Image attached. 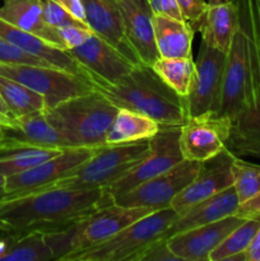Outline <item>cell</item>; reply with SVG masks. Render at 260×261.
Masks as SVG:
<instances>
[{"mask_svg": "<svg viewBox=\"0 0 260 261\" xmlns=\"http://www.w3.org/2000/svg\"><path fill=\"white\" fill-rule=\"evenodd\" d=\"M233 158L235 153L226 148L217 157L203 162L195 178L173 199L171 208L181 214L190 206L233 186L231 168Z\"/></svg>", "mask_w": 260, "mask_h": 261, "instance_id": "cell-16", "label": "cell"}, {"mask_svg": "<svg viewBox=\"0 0 260 261\" xmlns=\"http://www.w3.org/2000/svg\"><path fill=\"white\" fill-rule=\"evenodd\" d=\"M0 64L9 65H37V66H54L43 59L37 58L32 54L25 53L22 48L17 47L13 43L0 37Z\"/></svg>", "mask_w": 260, "mask_h": 261, "instance_id": "cell-33", "label": "cell"}, {"mask_svg": "<svg viewBox=\"0 0 260 261\" xmlns=\"http://www.w3.org/2000/svg\"><path fill=\"white\" fill-rule=\"evenodd\" d=\"M177 3L184 15V19L190 23L195 30L201 15L205 12L208 3H205L204 0H177Z\"/></svg>", "mask_w": 260, "mask_h": 261, "instance_id": "cell-36", "label": "cell"}, {"mask_svg": "<svg viewBox=\"0 0 260 261\" xmlns=\"http://www.w3.org/2000/svg\"><path fill=\"white\" fill-rule=\"evenodd\" d=\"M227 54L201 41L195 78L186 98L189 116L219 114Z\"/></svg>", "mask_w": 260, "mask_h": 261, "instance_id": "cell-11", "label": "cell"}, {"mask_svg": "<svg viewBox=\"0 0 260 261\" xmlns=\"http://www.w3.org/2000/svg\"><path fill=\"white\" fill-rule=\"evenodd\" d=\"M0 93L14 119L35 112L45 111V98L17 81L0 75Z\"/></svg>", "mask_w": 260, "mask_h": 261, "instance_id": "cell-28", "label": "cell"}, {"mask_svg": "<svg viewBox=\"0 0 260 261\" xmlns=\"http://www.w3.org/2000/svg\"><path fill=\"white\" fill-rule=\"evenodd\" d=\"M9 241H10L9 233H7V236L5 237H0V261H2L3 256H4L8 247H9Z\"/></svg>", "mask_w": 260, "mask_h": 261, "instance_id": "cell-43", "label": "cell"}, {"mask_svg": "<svg viewBox=\"0 0 260 261\" xmlns=\"http://www.w3.org/2000/svg\"><path fill=\"white\" fill-rule=\"evenodd\" d=\"M55 2L60 4L66 12L70 13L75 19L81 20L82 23L87 24L86 10H84V5L82 0H55Z\"/></svg>", "mask_w": 260, "mask_h": 261, "instance_id": "cell-40", "label": "cell"}, {"mask_svg": "<svg viewBox=\"0 0 260 261\" xmlns=\"http://www.w3.org/2000/svg\"><path fill=\"white\" fill-rule=\"evenodd\" d=\"M240 208V200L233 186L195 204L178 214L163 234V240L180 232L213 223L226 217L235 216Z\"/></svg>", "mask_w": 260, "mask_h": 261, "instance_id": "cell-21", "label": "cell"}, {"mask_svg": "<svg viewBox=\"0 0 260 261\" xmlns=\"http://www.w3.org/2000/svg\"><path fill=\"white\" fill-rule=\"evenodd\" d=\"M153 212L155 211L119 205L112 201L65 228L45 232V240L53 251L54 260L63 261L68 255L106 241Z\"/></svg>", "mask_w": 260, "mask_h": 261, "instance_id": "cell-4", "label": "cell"}, {"mask_svg": "<svg viewBox=\"0 0 260 261\" xmlns=\"http://www.w3.org/2000/svg\"><path fill=\"white\" fill-rule=\"evenodd\" d=\"M2 144L5 147L32 145L59 149L73 148L64 135L48 122L43 111L17 117L13 125L3 126Z\"/></svg>", "mask_w": 260, "mask_h": 261, "instance_id": "cell-19", "label": "cell"}, {"mask_svg": "<svg viewBox=\"0 0 260 261\" xmlns=\"http://www.w3.org/2000/svg\"><path fill=\"white\" fill-rule=\"evenodd\" d=\"M153 15H167L173 19L185 20L177 0H148Z\"/></svg>", "mask_w": 260, "mask_h": 261, "instance_id": "cell-38", "label": "cell"}, {"mask_svg": "<svg viewBox=\"0 0 260 261\" xmlns=\"http://www.w3.org/2000/svg\"><path fill=\"white\" fill-rule=\"evenodd\" d=\"M2 138H3V126L0 125V140H2Z\"/></svg>", "mask_w": 260, "mask_h": 261, "instance_id": "cell-49", "label": "cell"}, {"mask_svg": "<svg viewBox=\"0 0 260 261\" xmlns=\"http://www.w3.org/2000/svg\"><path fill=\"white\" fill-rule=\"evenodd\" d=\"M97 148H69L60 154L31 170L7 177V199L18 198L35 191L48 189L76 170L94 154Z\"/></svg>", "mask_w": 260, "mask_h": 261, "instance_id": "cell-14", "label": "cell"}, {"mask_svg": "<svg viewBox=\"0 0 260 261\" xmlns=\"http://www.w3.org/2000/svg\"><path fill=\"white\" fill-rule=\"evenodd\" d=\"M201 165L203 163L200 162L184 160L171 170L116 196L114 203L134 208H149L152 211L168 208L173 199L195 178Z\"/></svg>", "mask_w": 260, "mask_h": 261, "instance_id": "cell-12", "label": "cell"}, {"mask_svg": "<svg viewBox=\"0 0 260 261\" xmlns=\"http://www.w3.org/2000/svg\"><path fill=\"white\" fill-rule=\"evenodd\" d=\"M240 12V10H239ZM250 98L249 42L244 19L240 24L227 51L219 115L228 117L233 124L247 110Z\"/></svg>", "mask_w": 260, "mask_h": 261, "instance_id": "cell-10", "label": "cell"}, {"mask_svg": "<svg viewBox=\"0 0 260 261\" xmlns=\"http://www.w3.org/2000/svg\"><path fill=\"white\" fill-rule=\"evenodd\" d=\"M178 214L171 206L155 211L110 237L106 241L68 255L63 261H138L163 234Z\"/></svg>", "mask_w": 260, "mask_h": 261, "instance_id": "cell-5", "label": "cell"}, {"mask_svg": "<svg viewBox=\"0 0 260 261\" xmlns=\"http://www.w3.org/2000/svg\"><path fill=\"white\" fill-rule=\"evenodd\" d=\"M237 214L241 217H245V218L260 216V194L257 196H255V198L247 200L246 203L240 204Z\"/></svg>", "mask_w": 260, "mask_h": 261, "instance_id": "cell-41", "label": "cell"}, {"mask_svg": "<svg viewBox=\"0 0 260 261\" xmlns=\"http://www.w3.org/2000/svg\"><path fill=\"white\" fill-rule=\"evenodd\" d=\"M102 189L73 190L50 188L0 203V232L41 231L65 228L112 203Z\"/></svg>", "mask_w": 260, "mask_h": 261, "instance_id": "cell-1", "label": "cell"}, {"mask_svg": "<svg viewBox=\"0 0 260 261\" xmlns=\"http://www.w3.org/2000/svg\"><path fill=\"white\" fill-rule=\"evenodd\" d=\"M236 2L249 42L250 98L246 111L232 124L229 142H260V18L255 0Z\"/></svg>", "mask_w": 260, "mask_h": 261, "instance_id": "cell-8", "label": "cell"}, {"mask_svg": "<svg viewBox=\"0 0 260 261\" xmlns=\"http://www.w3.org/2000/svg\"><path fill=\"white\" fill-rule=\"evenodd\" d=\"M119 107L97 91L73 97L45 110L46 119L73 148L106 145V135Z\"/></svg>", "mask_w": 260, "mask_h": 261, "instance_id": "cell-3", "label": "cell"}, {"mask_svg": "<svg viewBox=\"0 0 260 261\" xmlns=\"http://www.w3.org/2000/svg\"><path fill=\"white\" fill-rule=\"evenodd\" d=\"M5 181H7V177L0 175V203H2L3 200H5L8 196L7 190H5Z\"/></svg>", "mask_w": 260, "mask_h": 261, "instance_id": "cell-45", "label": "cell"}, {"mask_svg": "<svg viewBox=\"0 0 260 261\" xmlns=\"http://www.w3.org/2000/svg\"><path fill=\"white\" fill-rule=\"evenodd\" d=\"M0 17L10 24L66 50L59 30L47 24L43 18L42 0H3Z\"/></svg>", "mask_w": 260, "mask_h": 261, "instance_id": "cell-23", "label": "cell"}, {"mask_svg": "<svg viewBox=\"0 0 260 261\" xmlns=\"http://www.w3.org/2000/svg\"><path fill=\"white\" fill-rule=\"evenodd\" d=\"M149 152V140L97 148L89 160L51 188L94 190L111 186L133 170ZM50 189V188H48Z\"/></svg>", "mask_w": 260, "mask_h": 261, "instance_id": "cell-6", "label": "cell"}, {"mask_svg": "<svg viewBox=\"0 0 260 261\" xmlns=\"http://www.w3.org/2000/svg\"><path fill=\"white\" fill-rule=\"evenodd\" d=\"M68 53L89 74L99 76L106 82H116L135 66L96 33L83 45L68 50Z\"/></svg>", "mask_w": 260, "mask_h": 261, "instance_id": "cell-18", "label": "cell"}, {"mask_svg": "<svg viewBox=\"0 0 260 261\" xmlns=\"http://www.w3.org/2000/svg\"><path fill=\"white\" fill-rule=\"evenodd\" d=\"M232 121L219 114L189 116L180 127V144L184 160L206 162L228 148Z\"/></svg>", "mask_w": 260, "mask_h": 261, "instance_id": "cell-13", "label": "cell"}, {"mask_svg": "<svg viewBox=\"0 0 260 261\" xmlns=\"http://www.w3.org/2000/svg\"><path fill=\"white\" fill-rule=\"evenodd\" d=\"M130 42L143 64L152 66L160 59L154 40L153 12L148 0H116Z\"/></svg>", "mask_w": 260, "mask_h": 261, "instance_id": "cell-20", "label": "cell"}, {"mask_svg": "<svg viewBox=\"0 0 260 261\" xmlns=\"http://www.w3.org/2000/svg\"><path fill=\"white\" fill-rule=\"evenodd\" d=\"M245 221V217L235 214L205 226L176 233L166 241L171 252L180 261H209V255Z\"/></svg>", "mask_w": 260, "mask_h": 261, "instance_id": "cell-15", "label": "cell"}, {"mask_svg": "<svg viewBox=\"0 0 260 261\" xmlns=\"http://www.w3.org/2000/svg\"><path fill=\"white\" fill-rule=\"evenodd\" d=\"M43 18L46 23L54 28H61L65 25H87L81 20L75 19L70 13L66 12L55 0H42Z\"/></svg>", "mask_w": 260, "mask_h": 261, "instance_id": "cell-34", "label": "cell"}, {"mask_svg": "<svg viewBox=\"0 0 260 261\" xmlns=\"http://www.w3.org/2000/svg\"><path fill=\"white\" fill-rule=\"evenodd\" d=\"M260 228V216L250 217L231 232L209 255V261H228L231 256L244 254Z\"/></svg>", "mask_w": 260, "mask_h": 261, "instance_id": "cell-31", "label": "cell"}, {"mask_svg": "<svg viewBox=\"0 0 260 261\" xmlns=\"http://www.w3.org/2000/svg\"><path fill=\"white\" fill-rule=\"evenodd\" d=\"M138 261H180L168 249L166 240H160L150 245L139 257Z\"/></svg>", "mask_w": 260, "mask_h": 261, "instance_id": "cell-37", "label": "cell"}, {"mask_svg": "<svg viewBox=\"0 0 260 261\" xmlns=\"http://www.w3.org/2000/svg\"><path fill=\"white\" fill-rule=\"evenodd\" d=\"M245 261H260V228L245 252Z\"/></svg>", "mask_w": 260, "mask_h": 261, "instance_id": "cell-42", "label": "cell"}, {"mask_svg": "<svg viewBox=\"0 0 260 261\" xmlns=\"http://www.w3.org/2000/svg\"><path fill=\"white\" fill-rule=\"evenodd\" d=\"M13 122H14V120H10L8 117L0 115V125L2 126H10V125H13Z\"/></svg>", "mask_w": 260, "mask_h": 261, "instance_id": "cell-46", "label": "cell"}, {"mask_svg": "<svg viewBox=\"0 0 260 261\" xmlns=\"http://www.w3.org/2000/svg\"><path fill=\"white\" fill-rule=\"evenodd\" d=\"M180 127L161 126L160 132L149 139V152L147 155L124 177L105 189V193L114 200L116 196L127 193L183 162L184 157L178 144Z\"/></svg>", "mask_w": 260, "mask_h": 261, "instance_id": "cell-9", "label": "cell"}, {"mask_svg": "<svg viewBox=\"0 0 260 261\" xmlns=\"http://www.w3.org/2000/svg\"><path fill=\"white\" fill-rule=\"evenodd\" d=\"M228 0H208V4L216 5V4H222V3H226Z\"/></svg>", "mask_w": 260, "mask_h": 261, "instance_id": "cell-47", "label": "cell"}, {"mask_svg": "<svg viewBox=\"0 0 260 261\" xmlns=\"http://www.w3.org/2000/svg\"><path fill=\"white\" fill-rule=\"evenodd\" d=\"M152 68L176 93L188 97L196 71L193 58H160Z\"/></svg>", "mask_w": 260, "mask_h": 261, "instance_id": "cell-30", "label": "cell"}, {"mask_svg": "<svg viewBox=\"0 0 260 261\" xmlns=\"http://www.w3.org/2000/svg\"><path fill=\"white\" fill-rule=\"evenodd\" d=\"M0 37L7 40L8 42L13 43L17 47L22 48L25 53L32 54L37 58L43 59L50 63L51 65L60 68L63 70L70 71V73L81 75L89 81V73L84 68H82L75 60L70 56L66 50L59 48L51 43L46 42L42 38L32 35L30 32L20 30L15 25L10 24L9 22L0 17Z\"/></svg>", "mask_w": 260, "mask_h": 261, "instance_id": "cell-22", "label": "cell"}, {"mask_svg": "<svg viewBox=\"0 0 260 261\" xmlns=\"http://www.w3.org/2000/svg\"><path fill=\"white\" fill-rule=\"evenodd\" d=\"M59 148L32 147V145H12L0 148V175L10 177L17 173L31 170L51 158L60 154Z\"/></svg>", "mask_w": 260, "mask_h": 261, "instance_id": "cell-27", "label": "cell"}, {"mask_svg": "<svg viewBox=\"0 0 260 261\" xmlns=\"http://www.w3.org/2000/svg\"><path fill=\"white\" fill-rule=\"evenodd\" d=\"M58 30L66 51L82 46L94 33L88 25H65Z\"/></svg>", "mask_w": 260, "mask_h": 261, "instance_id": "cell-35", "label": "cell"}, {"mask_svg": "<svg viewBox=\"0 0 260 261\" xmlns=\"http://www.w3.org/2000/svg\"><path fill=\"white\" fill-rule=\"evenodd\" d=\"M89 82L94 91L116 107L147 115L161 126H183L189 117L185 97L176 93L147 64L135 65L116 82H106L92 74Z\"/></svg>", "mask_w": 260, "mask_h": 261, "instance_id": "cell-2", "label": "cell"}, {"mask_svg": "<svg viewBox=\"0 0 260 261\" xmlns=\"http://www.w3.org/2000/svg\"><path fill=\"white\" fill-rule=\"evenodd\" d=\"M154 40L160 58H193L195 30L186 20L153 15Z\"/></svg>", "mask_w": 260, "mask_h": 261, "instance_id": "cell-25", "label": "cell"}, {"mask_svg": "<svg viewBox=\"0 0 260 261\" xmlns=\"http://www.w3.org/2000/svg\"><path fill=\"white\" fill-rule=\"evenodd\" d=\"M239 24V4L236 0H228L222 4L206 5L195 31L201 33V41L227 54Z\"/></svg>", "mask_w": 260, "mask_h": 261, "instance_id": "cell-24", "label": "cell"}, {"mask_svg": "<svg viewBox=\"0 0 260 261\" xmlns=\"http://www.w3.org/2000/svg\"><path fill=\"white\" fill-rule=\"evenodd\" d=\"M228 149L236 155H249L260 160V142H229Z\"/></svg>", "mask_w": 260, "mask_h": 261, "instance_id": "cell-39", "label": "cell"}, {"mask_svg": "<svg viewBox=\"0 0 260 261\" xmlns=\"http://www.w3.org/2000/svg\"><path fill=\"white\" fill-rule=\"evenodd\" d=\"M0 75L19 82L40 93L45 98L46 110L94 91L87 78L56 66L0 64Z\"/></svg>", "mask_w": 260, "mask_h": 261, "instance_id": "cell-7", "label": "cell"}, {"mask_svg": "<svg viewBox=\"0 0 260 261\" xmlns=\"http://www.w3.org/2000/svg\"><path fill=\"white\" fill-rule=\"evenodd\" d=\"M0 148H2V140H0Z\"/></svg>", "mask_w": 260, "mask_h": 261, "instance_id": "cell-50", "label": "cell"}, {"mask_svg": "<svg viewBox=\"0 0 260 261\" xmlns=\"http://www.w3.org/2000/svg\"><path fill=\"white\" fill-rule=\"evenodd\" d=\"M0 115H3V116L8 117V119H10V120H14V117H13L12 114H10L9 109H8L7 105H5L4 99H3L2 93H0Z\"/></svg>", "mask_w": 260, "mask_h": 261, "instance_id": "cell-44", "label": "cell"}, {"mask_svg": "<svg viewBox=\"0 0 260 261\" xmlns=\"http://www.w3.org/2000/svg\"><path fill=\"white\" fill-rule=\"evenodd\" d=\"M233 188L239 196L240 204L260 194V165L246 162L235 154L232 161Z\"/></svg>", "mask_w": 260, "mask_h": 261, "instance_id": "cell-32", "label": "cell"}, {"mask_svg": "<svg viewBox=\"0 0 260 261\" xmlns=\"http://www.w3.org/2000/svg\"><path fill=\"white\" fill-rule=\"evenodd\" d=\"M255 4H256L257 14H259V18H260V0H255Z\"/></svg>", "mask_w": 260, "mask_h": 261, "instance_id": "cell-48", "label": "cell"}, {"mask_svg": "<svg viewBox=\"0 0 260 261\" xmlns=\"http://www.w3.org/2000/svg\"><path fill=\"white\" fill-rule=\"evenodd\" d=\"M161 129L152 117L127 109H119L106 135V144H124L149 140Z\"/></svg>", "mask_w": 260, "mask_h": 261, "instance_id": "cell-26", "label": "cell"}, {"mask_svg": "<svg viewBox=\"0 0 260 261\" xmlns=\"http://www.w3.org/2000/svg\"><path fill=\"white\" fill-rule=\"evenodd\" d=\"M88 27L134 65L143 64L130 42L116 0H82Z\"/></svg>", "mask_w": 260, "mask_h": 261, "instance_id": "cell-17", "label": "cell"}, {"mask_svg": "<svg viewBox=\"0 0 260 261\" xmlns=\"http://www.w3.org/2000/svg\"><path fill=\"white\" fill-rule=\"evenodd\" d=\"M10 241L2 261H50L54 254L45 240V232L9 233Z\"/></svg>", "mask_w": 260, "mask_h": 261, "instance_id": "cell-29", "label": "cell"}]
</instances>
